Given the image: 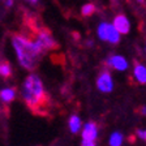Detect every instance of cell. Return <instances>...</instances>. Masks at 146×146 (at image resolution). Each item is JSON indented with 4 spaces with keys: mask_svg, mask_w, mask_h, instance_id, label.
<instances>
[{
    "mask_svg": "<svg viewBox=\"0 0 146 146\" xmlns=\"http://www.w3.org/2000/svg\"><path fill=\"white\" fill-rule=\"evenodd\" d=\"M21 95L26 106L36 113H43L48 107V95L38 74L31 73L22 82Z\"/></svg>",
    "mask_w": 146,
    "mask_h": 146,
    "instance_id": "1",
    "label": "cell"
},
{
    "mask_svg": "<svg viewBox=\"0 0 146 146\" xmlns=\"http://www.w3.org/2000/svg\"><path fill=\"white\" fill-rule=\"evenodd\" d=\"M11 42L20 65L27 70H33L44 52L40 44L35 39H30L29 36L21 34H15L11 38Z\"/></svg>",
    "mask_w": 146,
    "mask_h": 146,
    "instance_id": "2",
    "label": "cell"
},
{
    "mask_svg": "<svg viewBox=\"0 0 146 146\" xmlns=\"http://www.w3.org/2000/svg\"><path fill=\"white\" fill-rule=\"evenodd\" d=\"M97 35L100 40L103 42H108L111 44H116L120 40V35L115 29V26L112 25V22H107V21H102L97 27Z\"/></svg>",
    "mask_w": 146,
    "mask_h": 146,
    "instance_id": "3",
    "label": "cell"
},
{
    "mask_svg": "<svg viewBox=\"0 0 146 146\" xmlns=\"http://www.w3.org/2000/svg\"><path fill=\"white\" fill-rule=\"evenodd\" d=\"M97 88L102 93H111L113 90V80L110 72H102L97 78Z\"/></svg>",
    "mask_w": 146,
    "mask_h": 146,
    "instance_id": "4",
    "label": "cell"
},
{
    "mask_svg": "<svg viewBox=\"0 0 146 146\" xmlns=\"http://www.w3.org/2000/svg\"><path fill=\"white\" fill-rule=\"evenodd\" d=\"M35 40L40 44L43 51H48V50H52L56 47V42H55V39L50 34V31L47 30H40L39 33L36 34Z\"/></svg>",
    "mask_w": 146,
    "mask_h": 146,
    "instance_id": "5",
    "label": "cell"
},
{
    "mask_svg": "<svg viewBox=\"0 0 146 146\" xmlns=\"http://www.w3.org/2000/svg\"><path fill=\"white\" fill-rule=\"evenodd\" d=\"M106 63L108 67L113 68V69L119 70V72H124V70H127L129 68L128 60L121 55H111V56L107 58Z\"/></svg>",
    "mask_w": 146,
    "mask_h": 146,
    "instance_id": "6",
    "label": "cell"
},
{
    "mask_svg": "<svg viewBox=\"0 0 146 146\" xmlns=\"http://www.w3.org/2000/svg\"><path fill=\"white\" fill-rule=\"evenodd\" d=\"M112 25L120 34H128L131 30V22L125 15H117L112 21Z\"/></svg>",
    "mask_w": 146,
    "mask_h": 146,
    "instance_id": "7",
    "label": "cell"
},
{
    "mask_svg": "<svg viewBox=\"0 0 146 146\" xmlns=\"http://www.w3.org/2000/svg\"><path fill=\"white\" fill-rule=\"evenodd\" d=\"M81 136H82V140L95 141V138L98 137V127H97V124L93 123V121L86 123V124L81 128Z\"/></svg>",
    "mask_w": 146,
    "mask_h": 146,
    "instance_id": "8",
    "label": "cell"
},
{
    "mask_svg": "<svg viewBox=\"0 0 146 146\" xmlns=\"http://www.w3.org/2000/svg\"><path fill=\"white\" fill-rule=\"evenodd\" d=\"M133 77L138 84H146V67L143 64H136L133 68Z\"/></svg>",
    "mask_w": 146,
    "mask_h": 146,
    "instance_id": "9",
    "label": "cell"
},
{
    "mask_svg": "<svg viewBox=\"0 0 146 146\" xmlns=\"http://www.w3.org/2000/svg\"><path fill=\"white\" fill-rule=\"evenodd\" d=\"M16 98V89L13 88H5L3 90H0V100L4 104L12 103Z\"/></svg>",
    "mask_w": 146,
    "mask_h": 146,
    "instance_id": "10",
    "label": "cell"
},
{
    "mask_svg": "<svg viewBox=\"0 0 146 146\" xmlns=\"http://www.w3.org/2000/svg\"><path fill=\"white\" fill-rule=\"evenodd\" d=\"M68 125H69V131L72 132L73 134L78 133V132L81 131V128H82L81 119H80L77 115H72V116L69 117V121H68Z\"/></svg>",
    "mask_w": 146,
    "mask_h": 146,
    "instance_id": "11",
    "label": "cell"
},
{
    "mask_svg": "<svg viewBox=\"0 0 146 146\" xmlns=\"http://www.w3.org/2000/svg\"><path fill=\"white\" fill-rule=\"evenodd\" d=\"M123 142H124V136L120 132H113L108 138L110 146H121Z\"/></svg>",
    "mask_w": 146,
    "mask_h": 146,
    "instance_id": "12",
    "label": "cell"
},
{
    "mask_svg": "<svg viewBox=\"0 0 146 146\" xmlns=\"http://www.w3.org/2000/svg\"><path fill=\"white\" fill-rule=\"evenodd\" d=\"M12 74V67H11V64L8 61H3V63H0V76L3 77H9Z\"/></svg>",
    "mask_w": 146,
    "mask_h": 146,
    "instance_id": "13",
    "label": "cell"
},
{
    "mask_svg": "<svg viewBox=\"0 0 146 146\" xmlns=\"http://www.w3.org/2000/svg\"><path fill=\"white\" fill-rule=\"evenodd\" d=\"M94 12H95V5L91 3L85 4V5H82V8H81V13L84 16H91Z\"/></svg>",
    "mask_w": 146,
    "mask_h": 146,
    "instance_id": "14",
    "label": "cell"
},
{
    "mask_svg": "<svg viewBox=\"0 0 146 146\" xmlns=\"http://www.w3.org/2000/svg\"><path fill=\"white\" fill-rule=\"evenodd\" d=\"M137 136L140 137L141 140L146 141V129H140V131H137Z\"/></svg>",
    "mask_w": 146,
    "mask_h": 146,
    "instance_id": "15",
    "label": "cell"
},
{
    "mask_svg": "<svg viewBox=\"0 0 146 146\" xmlns=\"http://www.w3.org/2000/svg\"><path fill=\"white\" fill-rule=\"evenodd\" d=\"M81 146H95V142L91 140H82Z\"/></svg>",
    "mask_w": 146,
    "mask_h": 146,
    "instance_id": "16",
    "label": "cell"
},
{
    "mask_svg": "<svg viewBox=\"0 0 146 146\" xmlns=\"http://www.w3.org/2000/svg\"><path fill=\"white\" fill-rule=\"evenodd\" d=\"M4 5H5L7 8H11V7L13 5V0H4Z\"/></svg>",
    "mask_w": 146,
    "mask_h": 146,
    "instance_id": "17",
    "label": "cell"
},
{
    "mask_svg": "<svg viewBox=\"0 0 146 146\" xmlns=\"http://www.w3.org/2000/svg\"><path fill=\"white\" fill-rule=\"evenodd\" d=\"M140 112L142 113V115H146V106H142L141 107V110H140Z\"/></svg>",
    "mask_w": 146,
    "mask_h": 146,
    "instance_id": "18",
    "label": "cell"
},
{
    "mask_svg": "<svg viewBox=\"0 0 146 146\" xmlns=\"http://www.w3.org/2000/svg\"><path fill=\"white\" fill-rule=\"evenodd\" d=\"M29 3H31V4H35V3H38V0H27Z\"/></svg>",
    "mask_w": 146,
    "mask_h": 146,
    "instance_id": "19",
    "label": "cell"
},
{
    "mask_svg": "<svg viewBox=\"0 0 146 146\" xmlns=\"http://www.w3.org/2000/svg\"><path fill=\"white\" fill-rule=\"evenodd\" d=\"M88 46L91 47V46H93V40H88Z\"/></svg>",
    "mask_w": 146,
    "mask_h": 146,
    "instance_id": "20",
    "label": "cell"
},
{
    "mask_svg": "<svg viewBox=\"0 0 146 146\" xmlns=\"http://www.w3.org/2000/svg\"><path fill=\"white\" fill-rule=\"evenodd\" d=\"M138 1H140V3H143V0H138Z\"/></svg>",
    "mask_w": 146,
    "mask_h": 146,
    "instance_id": "21",
    "label": "cell"
},
{
    "mask_svg": "<svg viewBox=\"0 0 146 146\" xmlns=\"http://www.w3.org/2000/svg\"><path fill=\"white\" fill-rule=\"evenodd\" d=\"M145 50H146V47H145Z\"/></svg>",
    "mask_w": 146,
    "mask_h": 146,
    "instance_id": "22",
    "label": "cell"
}]
</instances>
